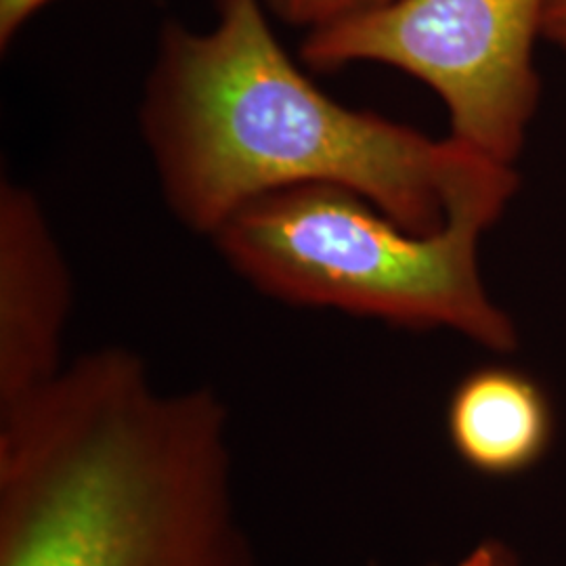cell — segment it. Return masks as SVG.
Instances as JSON below:
<instances>
[{"label":"cell","instance_id":"1","mask_svg":"<svg viewBox=\"0 0 566 566\" xmlns=\"http://www.w3.org/2000/svg\"><path fill=\"white\" fill-rule=\"evenodd\" d=\"M0 566H254L223 399L107 346L2 409Z\"/></svg>","mask_w":566,"mask_h":566},{"label":"cell","instance_id":"2","mask_svg":"<svg viewBox=\"0 0 566 566\" xmlns=\"http://www.w3.org/2000/svg\"><path fill=\"white\" fill-rule=\"evenodd\" d=\"M214 9L206 32L164 25L139 109L164 200L187 229L212 238L269 193L334 185L428 235L510 166L332 99L285 53L264 0Z\"/></svg>","mask_w":566,"mask_h":566},{"label":"cell","instance_id":"3","mask_svg":"<svg viewBox=\"0 0 566 566\" xmlns=\"http://www.w3.org/2000/svg\"><path fill=\"white\" fill-rule=\"evenodd\" d=\"M516 191V166H504L451 203L443 229L420 235L355 191L303 185L243 206L212 240L224 263L275 301L447 329L510 355L521 332L486 287L481 242Z\"/></svg>","mask_w":566,"mask_h":566},{"label":"cell","instance_id":"4","mask_svg":"<svg viewBox=\"0 0 566 566\" xmlns=\"http://www.w3.org/2000/svg\"><path fill=\"white\" fill-rule=\"evenodd\" d=\"M546 9L547 0H395L306 34L301 57L319 72L401 70L446 105L453 142L516 166L542 95L535 44Z\"/></svg>","mask_w":566,"mask_h":566},{"label":"cell","instance_id":"5","mask_svg":"<svg viewBox=\"0 0 566 566\" xmlns=\"http://www.w3.org/2000/svg\"><path fill=\"white\" fill-rule=\"evenodd\" d=\"M74 282L41 200L0 181V411L63 369Z\"/></svg>","mask_w":566,"mask_h":566},{"label":"cell","instance_id":"6","mask_svg":"<svg viewBox=\"0 0 566 566\" xmlns=\"http://www.w3.org/2000/svg\"><path fill=\"white\" fill-rule=\"evenodd\" d=\"M447 437L458 458L485 476H512L542 462L554 437L546 390L506 365L470 371L447 405Z\"/></svg>","mask_w":566,"mask_h":566},{"label":"cell","instance_id":"7","mask_svg":"<svg viewBox=\"0 0 566 566\" xmlns=\"http://www.w3.org/2000/svg\"><path fill=\"white\" fill-rule=\"evenodd\" d=\"M285 23L306 30V34L338 25L385 9L395 0H264Z\"/></svg>","mask_w":566,"mask_h":566},{"label":"cell","instance_id":"8","mask_svg":"<svg viewBox=\"0 0 566 566\" xmlns=\"http://www.w3.org/2000/svg\"><path fill=\"white\" fill-rule=\"evenodd\" d=\"M51 0H0V46L7 49L21 28Z\"/></svg>","mask_w":566,"mask_h":566},{"label":"cell","instance_id":"9","mask_svg":"<svg viewBox=\"0 0 566 566\" xmlns=\"http://www.w3.org/2000/svg\"><path fill=\"white\" fill-rule=\"evenodd\" d=\"M455 566H521L518 556L502 539H485L472 547Z\"/></svg>","mask_w":566,"mask_h":566},{"label":"cell","instance_id":"10","mask_svg":"<svg viewBox=\"0 0 566 566\" xmlns=\"http://www.w3.org/2000/svg\"><path fill=\"white\" fill-rule=\"evenodd\" d=\"M542 39L566 51V0H547Z\"/></svg>","mask_w":566,"mask_h":566},{"label":"cell","instance_id":"11","mask_svg":"<svg viewBox=\"0 0 566 566\" xmlns=\"http://www.w3.org/2000/svg\"><path fill=\"white\" fill-rule=\"evenodd\" d=\"M426 566H437V565H426Z\"/></svg>","mask_w":566,"mask_h":566}]
</instances>
